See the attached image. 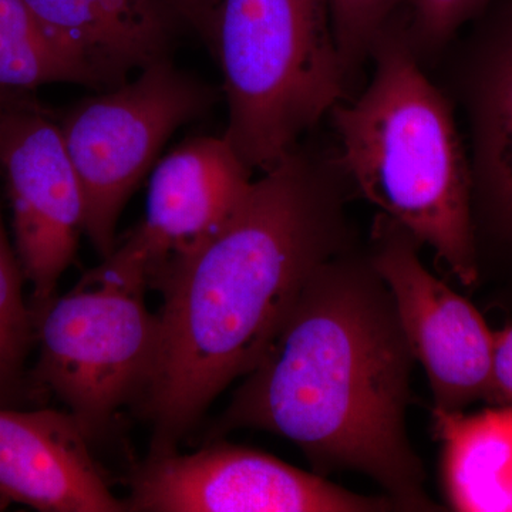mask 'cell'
<instances>
[{
	"label": "cell",
	"mask_w": 512,
	"mask_h": 512,
	"mask_svg": "<svg viewBox=\"0 0 512 512\" xmlns=\"http://www.w3.org/2000/svg\"><path fill=\"white\" fill-rule=\"evenodd\" d=\"M214 49L228 101L224 137L251 170L292 153L342 97L328 0H222Z\"/></svg>",
	"instance_id": "277c9868"
},
{
	"label": "cell",
	"mask_w": 512,
	"mask_h": 512,
	"mask_svg": "<svg viewBox=\"0 0 512 512\" xmlns=\"http://www.w3.org/2000/svg\"><path fill=\"white\" fill-rule=\"evenodd\" d=\"M403 0H328L333 33L349 73L373 50L384 26Z\"/></svg>",
	"instance_id": "e0dca14e"
},
{
	"label": "cell",
	"mask_w": 512,
	"mask_h": 512,
	"mask_svg": "<svg viewBox=\"0 0 512 512\" xmlns=\"http://www.w3.org/2000/svg\"><path fill=\"white\" fill-rule=\"evenodd\" d=\"M211 101L208 87L164 59L64 117L60 130L82 185L84 234L101 258L116 248L121 212L168 138Z\"/></svg>",
	"instance_id": "8992f818"
},
{
	"label": "cell",
	"mask_w": 512,
	"mask_h": 512,
	"mask_svg": "<svg viewBox=\"0 0 512 512\" xmlns=\"http://www.w3.org/2000/svg\"><path fill=\"white\" fill-rule=\"evenodd\" d=\"M417 245L383 215L369 258L392 292L414 359L426 370L434 409L463 412L490 400L494 333L466 298L427 271Z\"/></svg>",
	"instance_id": "30bf717a"
},
{
	"label": "cell",
	"mask_w": 512,
	"mask_h": 512,
	"mask_svg": "<svg viewBox=\"0 0 512 512\" xmlns=\"http://www.w3.org/2000/svg\"><path fill=\"white\" fill-rule=\"evenodd\" d=\"M2 503H3V500H2V498H0V505H2Z\"/></svg>",
	"instance_id": "7402d4cb"
},
{
	"label": "cell",
	"mask_w": 512,
	"mask_h": 512,
	"mask_svg": "<svg viewBox=\"0 0 512 512\" xmlns=\"http://www.w3.org/2000/svg\"><path fill=\"white\" fill-rule=\"evenodd\" d=\"M0 498L42 512H127L69 412L0 409Z\"/></svg>",
	"instance_id": "8fae6325"
},
{
	"label": "cell",
	"mask_w": 512,
	"mask_h": 512,
	"mask_svg": "<svg viewBox=\"0 0 512 512\" xmlns=\"http://www.w3.org/2000/svg\"><path fill=\"white\" fill-rule=\"evenodd\" d=\"M476 128L478 177L512 234V37L481 86Z\"/></svg>",
	"instance_id": "9a60e30c"
},
{
	"label": "cell",
	"mask_w": 512,
	"mask_h": 512,
	"mask_svg": "<svg viewBox=\"0 0 512 512\" xmlns=\"http://www.w3.org/2000/svg\"><path fill=\"white\" fill-rule=\"evenodd\" d=\"M413 36L419 45L431 49L447 42L467 20L476 16L490 0H410Z\"/></svg>",
	"instance_id": "ac0fdd59"
},
{
	"label": "cell",
	"mask_w": 512,
	"mask_h": 512,
	"mask_svg": "<svg viewBox=\"0 0 512 512\" xmlns=\"http://www.w3.org/2000/svg\"><path fill=\"white\" fill-rule=\"evenodd\" d=\"M127 512H380L392 498L367 497L274 456L212 443L195 453L148 456L131 481Z\"/></svg>",
	"instance_id": "52a82bcc"
},
{
	"label": "cell",
	"mask_w": 512,
	"mask_h": 512,
	"mask_svg": "<svg viewBox=\"0 0 512 512\" xmlns=\"http://www.w3.org/2000/svg\"><path fill=\"white\" fill-rule=\"evenodd\" d=\"M342 202L289 153L168 282L153 372L138 397L150 454L178 450L225 389L258 366L311 276L345 251Z\"/></svg>",
	"instance_id": "6da1fadb"
},
{
	"label": "cell",
	"mask_w": 512,
	"mask_h": 512,
	"mask_svg": "<svg viewBox=\"0 0 512 512\" xmlns=\"http://www.w3.org/2000/svg\"><path fill=\"white\" fill-rule=\"evenodd\" d=\"M0 171L36 322L76 255L84 234V197L60 124L33 101L0 111Z\"/></svg>",
	"instance_id": "ba28073f"
},
{
	"label": "cell",
	"mask_w": 512,
	"mask_h": 512,
	"mask_svg": "<svg viewBox=\"0 0 512 512\" xmlns=\"http://www.w3.org/2000/svg\"><path fill=\"white\" fill-rule=\"evenodd\" d=\"M46 35L99 87L119 86L133 72L170 59L184 23L167 0H25Z\"/></svg>",
	"instance_id": "7c38bea8"
},
{
	"label": "cell",
	"mask_w": 512,
	"mask_h": 512,
	"mask_svg": "<svg viewBox=\"0 0 512 512\" xmlns=\"http://www.w3.org/2000/svg\"><path fill=\"white\" fill-rule=\"evenodd\" d=\"M55 83L99 87L46 35L25 0H0V89L29 93Z\"/></svg>",
	"instance_id": "5bb4252c"
},
{
	"label": "cell",
	"mask_w": 512,
	"mask_h": 512,
	"mask_svg": "<svg viewBox=\"0 0 512 512\" xmlns=\"http://www.w3.org/2000/svg\"><path fill=\"white\" fill-rule=\"evenodd\" d=\"M413 360L382 276L343 251L311 276L212 434L269 431L316 471H356L402 510L437 511L407 434Z\"/></svg>",
	"instance_id": "7a4b0ae2"
},
{
	"label": "cell",
	"mask_w": 512,
	"mask_h": 512,
	"mask_svg": "<svg viewBox=\"0 0 512 512\" xmlns=\"http://www.w3.org/2000/svg\"><path fill=\"white\" fill-rule=\"evenodd\" d=\"M251 171L225 137L185 141L153 168L143 221L104 261L163 293L244 201Z\"/></svg>",
	"instance_id": "9c48e42d"
},
{
	"label": "cell",
	"mask_w": 512,
	"mask_h": 512,
	"mask_svg": "<svg viewBox=\"0 0 512 512\" xmlns=\"http://www.w3.org/2000/svg\"><path fill=\"white\" fill-rule=\"evenodd\" d=\"M488 402L512 406V326L494 333L493 376Z\"/></svg>",
	"instance_id": "d6986e66"
},
{
	"label": "cell",
	"mask_w": 512,
	"mask_h": 512,
	"mask_svg": "<svg viewBox=\"0 0 512 512\" xmlns=\"http://www.w3.org/2000/svg\"><path fill=\"white\" fill-rule=\"evenodd\" d=\"M366 92L335 110L342 164L366 200L427 244L464 286L478 264L471 180L446 99L404 43L380 36Z\"/></svg>",
	"instance_id": "3957f363"
},
{
	"label": "cell",
	"mask_w": 512,
	"mask_h": 512,
	"mask_svg": "<svg viewBox=\"0 0 512 512\" xmlns=\"http://www.w3.org/2000/svg\"><path fill=\"white\" fill-rule=\"evenodd\" d=\"M29 101L33 100L30 99L28 93L10 92V90L0 89V111L29 103Z\"/></svg>",
	"instance_id": "44dd1931"
},
{
	"label": "cell",
	"mask_w": 512,
	"mask_h": 512,
	"mask_svg": "<svg viewBox=\"0 0 512 512\" xmlns=\"http://www.w3.org/2000/svg\"><path fill=\"white\" fill-rule=\"evenodd\" d=\"M433 420L453 510L512 512V406L473 414L434 409Z\"/></svg>",
	"instance_id": "4fadbf2b"
},
{
	"label": "cell",
	"mask_w": 512,
	"mask_h": 512,
	"mask_svg": "<svg viewBox=\"0 0 512 512\" xmlns=\"http://www.w3.org/2000/svg\"><path fill=\"white\" fill-rule=\"evenodd\" d=\"M184 23L214 49L217 10L211 0H167Z\"/></svg>",
	"instance_id": "ffe728a7"
},
{
	"label": "cell",
	"mask_w": 512,
	"mask_h": 512,
	"mask_svg": "<svg viewBox=\"0 0 512 512\" xmlns=\"http://www.w3.org/2000/svg\"><path fill=\"white\" fill-rule=\"evenodd\" d=\"M147 292L141 279L103 259L36 318L37 382L90 441L138 400L153 372L160 318L148 309Z\"/></svg>",
	"instance_id": "5b68a950"
},
{
	"label": "cell",
	"mask_w": 512,
	"mask_h": 512,
	"mask_svg": "<svg viewBox=\"0 0 512 512\" xmlns=\"http://www.w3.org/2000/svg\"><path fill=\"white\" fill-rule=\"evenodd\" d=\"M23 281L25 276L0 212V394L18 379L36 328L32 308L23 299Z\"/></svg>",
	"instance_id": "2e32d148"
}]
</instances>
